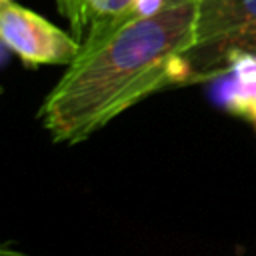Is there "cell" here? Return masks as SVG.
I'll return each instance as SVG.
<instances>
[{
    "instance_id": "6da1fadb",
    "label": "cell",
    "mask_w": 256,
    "mask_h": 256,
    "mask_svg": "<svg viewBox=\"0 0 256 256\" xmlns=\"http://www.w3.org/2000/svg\"><path fill=\"white\" fill-rule=\"evenodd\" d=\"M194 26L196 0H170L152 16L130 12L90 26L80 54L38 110L50 138L78 144L146 96L180 86Z\"/></svg>"
},
{
    "instance_id": "7a4b0ae2",
    "label": "cell",
    "mask_w": 256,
    "mask_h": 256,
    "mask_svg": "<svg viewBox=\"0 0 256 256\" xmlns=\"http://www.w3.org/2000/svg\"><path fill=\"white\" fill-rule=\"evenodd\" d=\"M256 60V0H196L194 42L182 58L180 86L226 76Z\"/></svg>"
},
{
    "instance_id": "3957f363",
    "label": "cell",
    "mask_w": 256,
    "mask_h": 256,
    "mask_svg": "<svg viewBox=\"0 0 256 256\" xmlns=\"http://www.w3.org/2000/svg\"><path fill=\"white\" fill-rule=\"evenodd\" d=\"M0 40L28 66L72 64L82 48L76 36L16 2L0 4Z\"/></svg>"
},
{
    "instance_id": "277c9868",
    "label": "cell",
    "mask_w": 256,
    "mask_h": 256,
    "mask_svg": "<svg viewBox=\"0 0 256 256\" xmlns=\"http://www.w3.org/2000/svg\"><path fill=\"white\" fill-rule=\"evenodd\" d=\"M230 82L224 92V106L256 128V60H244L228 72Z\"/></svg>"
},
{
    "instance_id": "5b68a950",
    "label": "cell",
    "mask_w": 256,
    "mask_h": 256,
    "mask_svg": "<svg viewBox=\"0 0 256 256\" xmlns=\"http://www.w3.org/2000/svg\"><path fill=\"white\" fill-rule=\"evenodd\" d=\"M134 0H78V14H80V36H86V28L110 22L116 18H124L132 12Z\"/></svg>"
},
{
    "instance_id": "8992f818",
    "label": "cell",
    "mask_w": 256,
    "mask_h": 256,
    "mask_svg": "<svg viewBox=\"0 0 256 256\" xmlns=\"http://www.w3.org/2000/svg\"><path fill=\"white\" fill-rule=\"evenodd\" d=\"M56 6L60 10L62 16L68 18L76 38H78V30H80V14H78V0H56Z\"/></svg>"
},
{
    "instance_id": "52a82bcc",
    "label": "cell",
    "mask_w": 256,
    "mask_h": 256,
    "mask_svg": "<svg viewBox=\"0 0 256 256\" xmlns=\"http://www.w3.org/2000/svg\"><path fill=\"white\" fill-rule=\"evenodd\" d=\"M170 0H134L132 16H152L168 6Z\"/></svg>"
},
{
    "instance_id": "ba28073f",
    "label": "cell",
    "mask_w": 256,
    "mask_h": 256,
    "mask_svg": "<svg viewBox=\"0 0 256 256\" xmlns=\"http://www.w3.org/2000/svg\"><path fill=\"white\" fill-rule=\"evenodd\" d=\"M8 2H14V0H0V4H8Z\"/></svg>"
}]
</instances>
